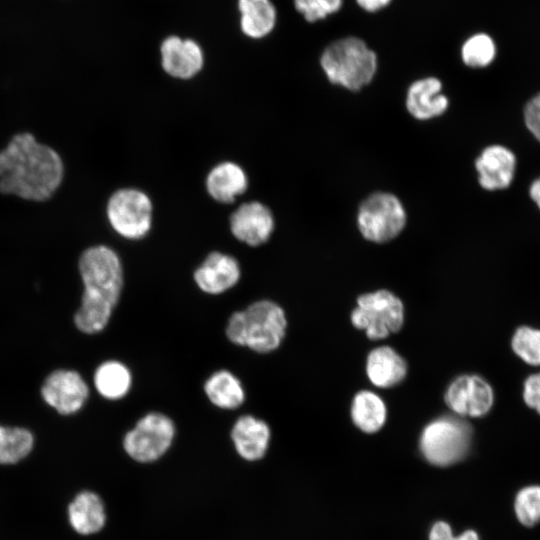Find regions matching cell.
<instances>
[{"label": "cell", "instance_id": "6da1fadb", "mask_svg": "<svg viewBox=\"0 0 540 540\" xmlns=\"http://www.w3.org/2000/svg\"><path fill=\"white\" fill-rule=\"evenodd\" d=\"M64 165L60 155L34 135H14L0 151V192L29 201H45L60 186Z\"/></svg>", "mask_w": 540, "mask_h": 540}, {"label": "cell", "instance_id": "7a4b0ae2", "mask_svg": "<svg viewBox=\"0 0 540 540\" xmlns=\"http://www.w3.org/2000/svg\"><path fill=\"white\" fill-rule=\"evenodd\" d=\"M79 271L84 293L74 322L84 333H98L107 326L120 299L124 278L122 263L112 248L97 245L83 251Z\"/></svg>", "mask_w": 540, "mask_h": 540}, {"label": "cell", "instance_id": "3957f363", "mask_svg": "<svg viewBox=\"0 0 540 540\" xmlns=\"http://www.w3.org/2000/svg\"><path fill=\"white\" fill-rule=\"evenodd\" d=\"M287 329L283 308L271 300H258L228 319V340L257 353H270L282 343Z\"/></svg>", "mask_w": 540, "mask_h": 540}, {"label": "cell", "instance_id": "277c9868", "mask_svg": "<svg viewBox=\"0 0 540 540\" xmlns=\"http://www.w3.org/2000/svg\"><path fill=\"white\" fill-rule=\"evenodd\" d=\"M320 64L332 84L357 91L372 81L377 70V56L363 40L351 36L328 45Z\"/></svg>", "mask_w": 540, "mask_h": 540}, {"label": "cell", "instance_id": "5b68a950", "mask_svg": "<svg viewBox=\"0 0 540 540\" xmlns=\"http://www.w3.org/2000/svg\"><path fill=\"white\" fill-rule=\"evenodd\" d=\"M472 443V427L462 417L445 415L430 421L419 437V450L431 465L447 467L462 460Z\"/></svg>", "mask_w": 540, "mask_h": 540}, {"label": "cell", "instance_id": "8992f818", "mask_svg": "<svg viewBox=\"0 0 540 540\" xmlns=\"http://www.w3.org/2000/svg\"><path fill=\"white\" fill-rule=\"evenodd\" d=\"M351 322L357 329L364 330L369 339H384L401 329L404 305L400 298L385 289L365 293L357 298Z\"/></svg>", "mask_w": 540, "mask_h": 540}, {"label": "cell", "instance_id": "52a82bcc", "mask_svg": "<svg viewBox=\"0 0 540 540\" xmlns=\"http://www.w3.org/2000/svg\"><path fill=\"white\" fill-rule=\"evenodd\" d=\"M407 216L401 201L392 193L375 192L359 206L357 226L368 241L384 243L404 229Z\"/></svg>", "mask_w": 540, "mask_h": 540}, {"label": "cell", "instance_id": "ba28073f", "mask_svg": "<svg viewBox=\"0 0 540 540\" xmlns=\"http://www.w3.org/2000/svg\"><path fill=\"white\" fill-rule=\"evenodd\" d=\"M106 214L111 227L118 235L128 240H139L151 230L153 204L144 191L121 188L110 196Z\"/></svg>", "mask_w": 540, "mask_h": 540}, {"label": "cell", "instance_id": "9c48e42d", "mask_svg": "<svg viewBox=\"0 0 540 540\" xmlns=\"http://www.w3.org/2000/svg\"><path fill=\"white\" fill-rule=\"evenodd\" d=\"M175 433V424L171 418L160 412H150L125 434L123 448L134 461L151 463L169 450Z\"/></svg>", "mask_w": 540, "mask_h": 540}, {"label": "cell", "instance_id": "30bf717a", "mask_svg": "<svg viewBox=\"0 0 540 540\" xmlns=\"http://www.w3.org/2000/svg\"><path fill=\"white\" fill-rule=\"evenodd\" d=\"M444 400L457 416L478 418L486 415L493 403L490 384L478 375H461L447 387Z\"/></svg>", "mask_w": 540, "mask_h": 540}, {"label": "cell", "instance_id": "8fae6325", "mask_svg": "<svg viewBox=\"0 0 540 540\" xmlns=\"http://www.w3.org/2000/svg\"><path fill=\"white\" fill-rule=\"evenodd\" d=\"M229 226L238 241L256 247L270 239L275 220L273 213L265 204L249 201L242 203L233 211Z\"/></svg>", "mask_w": 540, "mask_h": 540}, {"label": "cell", "instance_id": "7c38bea8", "mask_svg": "<svg viewBox=\"0 0 540 540\" xmlns=\"http://www.w3.org/2000/svg\"><path fill=\"white\" fill-rule=\"evenodd\" d=\"M41 393L47 404L60 414L67 415L82 408L88 398L89 389L77 372L57 370L46 378Z\"/></svg>", "mask_w": 540, "mask_h": 540}, {"label": "cell", "instance_id": "4fadbf2b", "mask_svg": "<svg viewBox=\"0 0 540 540\" xmlns=\"http://www.w3.org/2000/svg\"><path fill=\"white\" fill-rule=\"evenodd\" d=\"M241 267L238 260L226 253H209L194 271L198 288L211 295H218L234 287L240 280Z\"/></svg>", "mask_w": 540, "mask_h": 540}, {"label": "cell", "instance_id": "5bb4252c", "mask_svg": "<svg viewBox=\"0 0 540 540\" xmlns=\"http://www.w3.org/2000/svg\"><path fill=\"white\" fill-rule=\"evenodd\" d=\"M161 64L164 71L178 79H190L203 67L201 47L191 39L178 36L167 37L161 44Z\"/></svg>", "mask_w": 540, "mask_h": 540}, {"label": "cell", "instance_id": "9a60e30c", "mask_svg": "<svg viewBox=\"0 0 540 540\" xmlns=\"http://www.w3.org/2000/svg\"><path fill=\"white\" fill-rule=\"evenodd\" d=\"M475 168L482 188L488 191L505 189L514 178L516 157L505 146L491 145L477 157Z\"/></svg>", "mask_w": 540, "mask_h": 540}, {"label": "cell", "instance_id": "2e32d148", "mask_svg": "<svg viewBox=\"0 0 540 540\" xmlns=\"http://www.w3.org/2000/svg\"><path fill=\"white\" fill-rule=\"evenodd\" d=\"M271 430L262 419L252 415L240 416L231 429V440L237 454L244 460L262 459L269 447Z\"/></svg>", "mask_w": 540, "mask_h": 540}, {"label": "cell", "instance_id": "e0dca14e", "mask_svg": "<svg viewBox=\"0 0 540 540\" xmlns=\"http://www.w3.org/2000/svg\"><path fill=\"white\" fill-rule=\"evenodd\" d=\"M448 106L449 100L442 93V83L436 77L419 79L408 88L406 108L417 120L424 121L441 116Z\"/></svg>", "mask_w": 540, "mask_h": 540}, {"label": "cell", "instance_id": "ac0fdd59", "mask_svg": "<svg viewBox=\"0 0 540 540\" xmlns=\"http://www.w3.org/2000/svg\"><path fill=\"white\" fill-rule=\"evenodd\" d=\"M248 176L237 163L224 161L216 164L207 174L205 186L208 194L219 203H231L248 188Z\"/></svg>", "mask_w": 540, "mask_h": 540}, {"label": "cell", "instance_id": "d6986e66", "mask_svg": "<svg viewBox=\"0 0 540 540\" xmlns=\"http://www.w3.org/2000/svg\"><path fill=\"white\" fill-rule=\"evenodd\" d=\"M407 363L392 347L381 346L367 356L366 374L370 382L380 388H391L407 375Z\"/></svg>", "mask_w": 540, "mask_h": 540}, {"label": "cell", "instance_id": "ffe728a7", "mask_svg": "<svg viewBox=\"0 0 540 540\" xmlns=\"http://www.w3.org/2000/svg\"><path fill=\"white\" fill-rule=\"evenodd\" d=\"M68 516L73 529L82 535L99 532L106 522L103 501L91 491H83L74 498L68 507Z\"/></svg>", "mask_w": 540, "mask_h": 540}, {"label": "cell", "instance_id": "44dd1931", "mask_svg": "<svg viewBox=\"0 0 540 540\" xmlns=\"http://www.w3.org/2000/svg\"><path fill=\"white\" fill-rule=\"evenodd\" d=\"M203 388L209 401L220 409H236L245 400V391L241 381L228 370L222 369L211 374Z\"/></svg>", "mask_w": 540, "mask_h": 540}, {"label": "cell", "instance_id": "7402d4cb", "mask_svg": "<svg viewBox=\"0 0 540 540\" xmlns=\"http://www.w3.org/2000/svg\"><path fill=\"white\" fill-rule=\"evenodd\" d=\"M386 418V405L376 393L362 390L354 396L351 419L359 430L367 434L376 433L384 426Z\"/></svg>", "mask_w": 540, "mask_h": 540}, {"label": "cell", "instance_id": "603a6c76", "mask_svg": "<svg viewBox=\"0 0 540 540\" xmlns=\"http://www.w3.org/2000/svg\"><path fill=\"white\" fill-rule=\"evenodd\" d=\"M240 24L243 33L251 38L268 35L276 22V11L270 0H239Z\"/></svg>", "mask_w": 540, "mask_h": 540}, {"label": "cell", "instance_id": "cb8c5ba5", "mask_svg": "<svg viewBox=\"0 0 540 540\" xmlns=\"http://www.w3.org/2000/svg\"><path fill=\"white\" fill-rule=\"evenodd\" d=\"M94 385L104 398L118 400L125 397L130 391L132 374L122 362L106 361L96 369Z\"/></svg>", "mask_w": 540, "mask_h": 540}, {"label": "cell", "instance_id": "d4e9b609", "mask_svg": "<svg viewBox=\"0 0 540 540\" xmlns=\"http://www.w3.org/2000/svg\"><path fill=\"white\" fill-rule=\"evenodd\" d=\"M33 436L23 428L0 426V464H14L29 454Z\"/></svg>", "mask_w": 540, "mask_h": 540}, {"label": "cell", "instance_id": "484cf974", "mask_svg": "<svg viewBox=\"0 0 540 540\" xmlns=\"http://www.w3.org/2000/svg\"><path fill=\"white\" fill-rule=\"evenodd\" d=\"M496 56V46L493 39L478 33L469 37L461 48V57L465 65L472 68L488 66Z\"/></svg>", "mask_w": 540, "mask_h": 540}, {"label": "cell", "instance_id": "4316f807", "mask_svg": "<svg viewBox=\"0 0 540 540\" xmlns=\"http://www.w3.org/2000/svg\"><path fill=\"white\" fill-rule=\"evenodd\" d=\"M512 349L524 362L540 365V330L528 326L519 327L512 337Z\"/></svg>", "mask_w": 540, "mask_h": 540}, {"label": "cell", "instance_id": "83f0119b", "mask_svg": "<svg viewBox=\"0 0 540 540\" xmlns=\"http://www.w3.org/2000/svg\"><path fill=\"white\" fill-rule=\"evenodd\" d=\"M514 510L519 522L533 526L540 521V486L522 488L515 497Z\"/></svg>", "mask_w": 540, "mask_h": 540}, {"label": "cell", "instance_id": "f1b7e54d", "mask_svg": "<svg viewBox=\"0 0 540 540\" xmlns=\"http://www.w3.org/2000/svg\"><path fill=\"white\" fill-rule=\"evenodd\" d=\"M428 540H480L478 533L472 529L455 535L451 525L443 520L434 522L428 532Z\"/></svg>", "mask_w": 540, "mask_h": 540}, {"label": "cell", "instance_id": "f546056e", "mask_svg": "<svg viewBox=\"0 0 540 540\" xmlns=\"http://www.w3.org/2000/svg\"><path fill=\"white\" fill-rule=\"evenodd\" d=\"M527 129L540 142V93L531 98L524 108Z\"/></svg>", "mask_w": 540, "mask_h": 540}, {"label": "cell", "instance_id": "4dcf8cb0", "mask_svg": "<svg viewBox=\"0 0 540 540\" xmlns=\"http://www.w3.org/2000/svg\"><path fill=\"white\" fill-rule=\"evenodd\" d=\"M523 399L527 406L540 414V373L530 375L525 380Z\"/></svg>", "mask_w": 540, "mask_h": 540}, {"label": "cell", "instance_id": "1f68e13d", "mask_svg": "<svg viewBox=\"0 0 540 540\" xmlns=\"http://www.w3.org/2000/svg\"><path fill=\"white\" fill-rule=\"evenodd\" d=\"M294 3L295 8L308 22H315L327 16L318 0H294Z\"/></svg>", "mask_w": 540, "mask_h": 540}, {"label": "cell", "instance_id": "d6a6232c", "mask_svg": "<svg viewBox=\"0 0 540 540\" xmlns=\"http://www.w3.org/2000/svg\"><path fill=\"white\" fill-rule=\"evenodd\" d=\"M357 4L366 11L375 12L390 3L391 0H356Z\"/></svg>", "mask_w": 540, "mask_h": 540}, {"label": "cell", "instance_id": "836d02e7", "mask_svg": "<svg viewBox=\"0 0 540 540\" xmlns=\"http://www.w3.org/2000/svg\"><path fill=\"white\" fill-rule=\"evenodd\" d=\"M318 2L327 15L337 12L342 5V0H318Z\"/></svg>", "mask_w": 540, "mask_h": 540}, {"label": "cell", "instance_id": "e575fe53", "mask_svg": "<svg viewBox=\"0 0 540 540\" xmlns=\"http://www.w3.org/2000/svg\"><path fill=\"white\" fill-rule=\"evenodd\" d=\"M529 194L532 200L537 204L540 209V177L533 181L530 186Z\"/></svg>", "mask_w": 540, "mask_h": 540}]
</instances>
